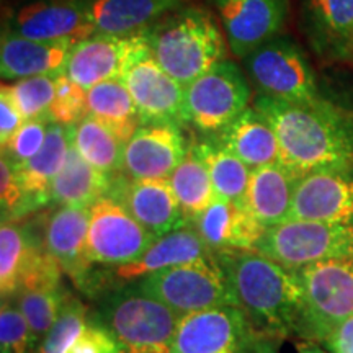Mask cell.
<instances>
[{
	"instance_id": "6da1fadb",
	"label": "cell",
	"mask_w": 353,
	"mask_h": 353,
	"mask_svg": "<svg viewBox=\"0 0 353 353\" xmlns=\"http://www.w3.org/2000/svg\"><path fill=\"white\" fill-rule=\"evenodd\" d=\"M254 108L276 132L281 164L299 179L312 170L353 165V117L335 105L257 95Z\"/></svg>"
},
{
	"instance_id": "7a4b0ae2",
	"label": "cell",
	"mask_w": 353,
	"mask_h": 353,
	"mask_svg": "<svg viewBox=\"0 0 353 353\" xmlns=\"http://www.w3.org/2000/svg\"><path fill=\"white\" fill-rule=\"evenodd\" d=\"M241 309L259 332L281 337L303 329L304 298L298 270L257 250H223L216 255Z\"/></svg>"
},
{
	"instance_id": "3957f363",
	"label": "cell",
	"mask_w": 353,
	"mask_h": 353,
	"mask_svg": "<svg viewBox=\"0 0 353 353\" xmlns=\"http://www.w3.org/2000/svg\"><path fill=\"white\" fill-rule=\"evenodd\" d=\"M149 51L156 63L188 87L221 61L228 59V39L213 13L185 6L145 28Z\"/></svg>"
},
{
	"instance_id": "277c9868",
	"label": "cell",
	"mask_w": 353,
	"mask_h": 353,
	"mask_svg": "<svg viewBox=\"0 0 353 353\" xmlns=\"http://www.w3.org/2000/svg\"><path fill=\"white\" fill-rule=\"evenodd\" d=\"M255 250L294 270L324 260L353 257V224L288 219L265 229Z\"/></svg>"
},
{
	"instance_id": "5b68a950",
	"label": "cell",
	"mask_w": 353,
	"mask_h": 353,
	"mask_svg": "<svg viewBox=\"0 0 353 353\" xmlns=\"http://www.w3.org/2000/svg\"><path fill=\"white\" fill-rule=\"evenodd\" d=\"M138 291L164 303L180 317L205 309L236 306L218 259L159 270L144 276Z\"/></svg>"
},
{
	"instance_id": "8992f818",
	"label": "cell",
	"mask_w": 353,
	"mask_h": 353,
	"mask_svg": "<svg viewBox=\"0 0 353 353\" xmlns=\"http://www.w3.org/2000/svg\"><path fill=\"white\" fill-rule=\"evenodd\" d=\"M250 100L252 88L244 72L224 59L185 87V123L214 136L249 108Z\"/></svg>"
},
{
	"instance_id": "52a82bcc",
	"label": "cell",
	"mask_w": 353,
	"mask_h": 353,
	"mask_svg": "<svg viewBox=\"0 0 353 353\" xmlns=\"http://www.w3.org/2000/svg\"><path fill=\"white\" fill-rule=\"evenodd\" d=\"M244 65L259 95L301 103L322 100L306 54L288 37L278 34L263 43L245 57Z\"/></svg>"
},
{
	"instance_id": "ba28073f",
	"label": "cell",
	"mask_w": 353,
	"mask_h": 353,
	"mask_svg": "<svg viewBox=\"0 0 353 353\" xmlns=\"http://www.w3.org/2000/svg\"><path fill=\"white\" fill-rule=\"evenodd\" d=\"M303 286V329L325 339L353 316V257L332 259L296 268Z\"/></svg>"
},
{
	"instance_id": "9c48e42d",
	"label": "cell",
	"mask_w": 353,
	"mask_h": 353,
	"mask_svg": "<svg viewBox=\"0 0 353 353\" xmlns=\"http://www.w3.org/2000/svg\"><path fill=\"white\" fill-rule=\"evenodd\" d=\"M105 319L125 353H172L180 316L138 291L113 298L105 309Z\"/></svg>"
},
{
	"instance_id": "30bf717a",
	"label": "cell",
	"mask_w": 353,
	"mask_h": 353,
	"mask_svg": "<svg viewBox=\"0 0 353 353\" xmlns=\"http://www.w3.org/2000/svg\"><path fill=\"white\" fill-rule=\"evenodd\" d=\"M159 239L128 213L112 196H103L90 208L87 260L90 265L123 267L143 257Z\"/></svg>"
},
{
	"instance_id": "8fae6325",
	"label": "cell",
	"mask_w": 353,
	"mask_h": 353,
	"mask_svg": "<svg viewBox=\"0 0 353 353\" xmlns=\"http://www.w3.org/2000/svg\"><path fill=\"white\" fill-rule=\"evenodd\" d=\"M262 334L237 306L205 309L180 317L172 353H244Z\"/></svg>"
},
{
	"instance_id": "7c38bea8",
	"label": "cell",
	"mask_w": 353,
	"mask_h": 353,
	"mask_svg": "<svg viewBox=\"0 0 353 353\" xmlns=\"http://www.w3.org/2000/svg\"><path fill=\"white\" fill-rule=\"evenodd\" d=\"M149 50L145 30L131 34L94 33L70 52L64 74L85 90L107 81H121L136 57Z\"/></svg>"
},
{
	"instance_id": "4fadbf2b",
	"label": "cell",
	"mask_w": 353,
	"mask_h": 353,
	"mask_svg": "<svg viewBox=\"0 0 353 353\" xmlns=\"http://www.w3.org/2000/svg\"><path fill=\"white\" fill-rule=\"evenodd\" d=\"M218 13L229 50L245 59L283 30L288 0H211Z\"/></svg>"
},
{
	"instance_id": "5bb4252c",
	"label": "cell",
	"mask_w": 353,
	"mask_h": 353,
	"mask_svg": "<svg viewBox=\"0 0 353 353\" xmlns=\"http://www.w3.org/2000/svg\"><path fill=\"white\" fill-rule=\"evenodd\" d=\"M290 219L353 224V165L312 170L301 176Z\"/></svg>"
},
{
	"instance_id": "9a60e30c",
	"label": "cell",
	"mask_w": 353,
	"mask_h": 353,
	"mask_svg": "<svg viewBox=\"0 0 353 353\" xmlns=\"http://www.w3.org/2000/svg\"><path fill=\"white\" fill-rule=\"evenodd\" d=\"M92 0H39L8 17L3 28L44 41H83L97 33Z\"/></svg>"
},
{
	"instance_id": "2e32d148",
	"label": "cell",
	"mask_w": 353,
	"mask_h": 353,
	"mask_svg": "<svg viewBox=\"0 0 353 353\" xmlns=\"http://www.w3.org/2000/svg\"><path fill=\"white\" fill-rule=\"evenodd\" d=\"M134 100L143 125L185 123V87L170 77L145 51L132 61L121 79Z\"/></svg>"
},
{
	"instance_id": "e0dca14e",
	"label": "cell",
	"mask_w": 353,
	"mask_h": 353,
	"mask_svg": "<svg viewBox=\"0 0 353 353\" xmlns=\"http://www.w3.org/2000/svg\"><path fill=\"white\" fill-rule=\"evenodd\" d=\"M190 149L180 125H141L125 145L121 172L130 179H169Z\"/></svg>"
},
{
	"instance_id": "ac0fdd59",
	"label": "cell",
	"mask_w": 353,
	"mask_h": 353,
	"mask_svg": "<svg viewBox=\"0 0 353 353\" xmlns=\"http://www.w3.org/2000/svg\"><path fill=\"white\" fill-rule=\"evenodd\" d=\"M108 196L121 203L141 226L157 237L165 236L187 224L179 200L167 179L113 176Z\"/></svg>"
},
{
	"instance_id": "d6986e66",
	"label": "cell",
	"mask_w": 353,
	"mask_h": 353,
	"mask_svg": "<svg viewBox=\"0 0 353 353\" xmlns=\"http://www.w3.org/2000/svg\"><path fill=\"white\" fill-rule=\"evenodd\" d=\"M76 44L70 39H32L3 28L0 39V76L8 82L38 76H59L65 70Z\"/></svg>"
},
{
	"instance_id": "ffe728a7",
	"label": "cell",
	"mask_w": 353,
	"mask_h": 353,
	"mask_svg": "<svg viewBox=\"0 0 353 353\" xmlns=\"http://www.w3.org/2000/svg\"><path fill=\"white\" fill-rule=\"evenodd\" d=\"M303 28L317 56L353 61V0H303Z\"/></svg>"
},
{
	"instance_id": "44dd1931",
	"label": "cell",
	"mask_w": 353,
	"mask_h": 353,
	"mask_svg": "<svg viewBox=\"0 0 353 353\" xmlns=\"http://www.w3.org/2000/svg\"><path fill=\"white\" fill-rule=\"evenodd\" d=\"M193 226L201 239L216 252L223 250H255L265 228L247 210L244 201H214L198 218Z\"/></svg>"
},
{
	"instance_id": "7402d4cb",
	"label": "cell",
	"mask_w": 353,
	"mask_h": 353,
	"mask_svg": "<svg viewBox=\"0 0 353 353\" xmlns=\"http://www.w3.org/2000/svg\"><path fill=\"white\" fill-rule=\"evenodd\" d=\"M88 228L90 208L81 206H59L48 216L44 226V249L79 286L85 281L90 268L87 260Z\"/></svg>"
},
{
	"instance_id": "603a6c76",
	"label": "cell",
	"mask_w": 353,
	"mask_h": 353,
	"mask_svg": "<svg viewBox=\"0 0 353 353\" xmlns=\"http://www.w3.org/2000/svg\"><path fill=\"white\" fill-rule=\"evenodd\" d=\"M298 182L299 176L281 162L252 169L242 201L265 229L278 226L290 219Z\"/></svg>"
},
{
	"instance_id": "cb8c5ba5",
	"label": "cell",
	"mask_w": 353,
	"mask_h": 353,
	"mask_svg": "<svg viewBox=\"0 0 353 353\" xmlns=\"http://www.w3.org/2000/svg\"><path fill=\"white\" fill-rule=\"evenodd\" d=\"M214 141L239 157L250 169L281 162V149L270 121L249 107L223 131L213 136Z\"/></svg>"
},
{
	"instance_id": "d4e9b609",
	"label": "cell",
	"mask_w": 353,
	"mask_h": 353,
	"mask_svg": "<svg viewBox=\"0 0 353 353\" xmlns=\"http://www.w3.org/2000/svg\"><path fill=\"white\" fill-rule=\"evenodd\" d=\"M211 259H216L213 249L201 239L196 229L180 228L159 237L149 247L148 252L136 262L118 267L117 276L121 280H136V278L152 275V273L175 267V265Z\"/></svg>"
},
{
	"instance_id": "484cf974",
	"label": "cell",
	"mask_w": 353,
	"mask_h": 353,
	"mask_svg": "<svg viewBox=\"0 0 353 353\" xmlns=\"http://www.w3.org/2000/svg\"><path fill=\"white\" fill-rule=\"evenodd\" d=\"M70 144H72V126L51 123L41 151L25 164H12L21 187L37 208H41L51 201L52 180L63 169Z\"/></svg>"
},
{
	"instance_id": "4316f807",
	"label": "cell",
	"mask_w": 353,
	"mask_h": 353,
	"mask_svg": "<svg viewBox=\"0 0 353 353\" xmlns=\"http://www.w3.org/2000/svg\"><path fill=\"white\" fill-rule=\"evenodd\" d=\"M187 0H92V20L99 33L131 34L143 32Z\"/></svg>"
},
{
	"instance_id": "83f0119b",
	"label": "cell",
	"mask_w": 353,
	"mask_h": 353,
	"mask_svg": "<svg viewBox=\"0 0 353 353\" xmlns=\"http://www.w3.org/2000/svg\"><path fill=\"white\" fill-rule=\"evenodd\" d=\"M113 175L103 174L88 164L74 144L65 162L51 185V203L59 206L92 208L100 198L107 196L112 188Z\"/></svg>"
},
{
	"instance_id": "f1b7e54d",
	"label": "cell",
	"mask_w": 353,
	"mask_h": 353,
	"mask_svg": "<svg viewBox=\"0 0 353 353\" xmlns=\"http://www.w3.org/2000/svg\"><path fill=\"white\" fill-rule=\"evenodd\" d=\"M88 113L128 143L143 125L134 100L123 81L100 82L87 90Z\"/></svg>"
},
{
	"instance_id": "f546056e",
	"label": "cell",
	"mask_w": 353,
	"mask_h": 353,
	"mask_svg": "<svg viewBox=\"0 0 353 353\" xmlns=\"http://www.w3.org/2000/svg\"><path fill=\"white\" fill-rule=\"evenodd\" d=\"M72 126V144L88 164L108 175L123 169L126 143L103 121L88 113Z\"/></svg>"
},
{
	"instance_id": "4dcf8cb0",
	"label": "cell",
	"mask_w": 353,
	"mask_h": 353,
	"mask_svg": "<svg viewBox=\"0 0 353 353\" xmlns=\"http://www.w3.org/2000/svg\"><path fill=\"white\" fill-rule=\"evenodd\" d=\"M167 180L174 190L187 223H193L214 201L216 193L208 165L193 145L182 164Z\"/></svg>"
},
{
	"instance_id": "1f68e13d",
	"label": "cell",
	"mask_w": 353,
	"mask_h": 353,
	"mask_svg": "<svg viewBox=\"0 0 353 353\" xmlns=\"http://www.w3.org/2000/svg\"><path fill=\"white\" fill-rule=\"evenodd\" d=\"M193 148L208 165L216 198L241 201L247 192L252 169L214 139L201 141L193 144Z\"/></svg>"
},
{
	"instance_id": "d6a6232c",
	"label": "cell",
	"mask_w": 353,
	"mask_h": 353,
	"mask_svg": "<svg viewBox=\"0 0 353 353\" xmlns=\"http://www.w3.org/2000/svg\"><path fill=\"white\" fill-rule=\"evenodd\" d=\"M38 249L33 237L12 221H2L0 228V291L2 298L17 296L26 265Z\"/></svg>"
},
{
	"instance_id": "836d02e7",
	"label": "cell",
	"mask_w": 353,
	"mask_h": 353,
	"mask_svg": "<svg viewBox=\"0 0 353 353\" xmlns=\"http://www.w3.org/2000/svg\"><path fill=\"white\" fill-rule=\"evenodd\" d=\"M0 94L7 95L25 121L46 118L56 94V76H38L3 83Z\"/></svg>"
},
{
	"instance_id": "e575fe53",
	"label": "cell",
	"mask_w": 353,
	"mask_h": 353,
	"mask_svg": "<svg viewBox=\"0 0 353 353\" xmlns=\"http://www.w3.org/2000/svg\"><path fill=\"white\" fill-rule=\"evenodd\" d=\"M19 309L28 322L30 329L38 339L39 335H46L52 327L65 298L61 293V286H38V288H26L17 293Z\"/></svg>"
},
{
	"instance_id": "d590c367",
	"label": "cell",
	"mask_w": 353,
	"mask_h": 353,
	"mask_svg": "<svg viewBox=\"0 0 353 353\" xmlns=\"http://www.w3.org/2000/svg\"><path fill=\"white\" fill-rule=\"evenodd\" d=\"M85 327V306L68 298L52 327L44 335L39 353H69Z\"/></svg>"
},
{
	"instance_id": "8d00e7d4",
	"label": "cell",
	"mask_w": 353,
	"mask_h": 353,
	"mask_svg": "<svg viewBox=\"0 0 353 353\" xmlns=\"http://www.w3.org/2000/svg\"><path fill=\"white\" fill-rule=\"evenodd\" d=\"M88 114L87 90L72 79L59 74L56 76V94L52 100L48 120L59 125H77Z\"/></svg>"
},
{
	"instance_id": "74e56055",
	"label": "cell",
	"mask_w": 353,
	"mask_h": 353,
	"mask_svg": "<svg viewBox=\"0 0 353 353\" xmlns=\"http://www.w3.org/2000/svg\"><path fill=\"white\" fill-rule=\"evenodd\" d=\"M50 125L51 123L46 118L25 121V125L6 144H2V156H6L13 165L25 164L41 151Z\"/></svg>"
},
{
	"instance_id": "f35d334b",
	"label": "cell",
	"mask_w": 353,
	"mask_h": 353,
	"mask_svg": "<svg viewBox=\"0 0 353 353\" xmlns=\"http://www.w3.org/2000/svg\"><path fill=\"white\" fill-rule=\"evenodd\" d=\"M0 203H2V221L20 219L21 216L37 210L21 187L12 162L6 156L0 159Z\"/></svg>"
},
{
	"instance_id": "ab89813d",
	"label": "cell",
	"mask_w": 353,
	"mask_h": 353,
	"mask_svg": "<svg viewBox=\"0 0 353 353\" xmlns=\"http://www.w3.org/2000/svg\"><path fill=\"white\" fill-rule=\"evenodd\" d=\"M34 335L20 309L3 299L0 311V348L2 353H26L34 343Z\"/></svg>"
},
{
	"instance_id": "60d3db41",
	"label": "cell",
	"mask_w": 353,
	"mask_h": 353,
	"mask_svg": "<svg viewBox=\"0 0 353 353\" xmlns=\"http://www.w3.org/2000/svg\"><path fill=\"white\" fill-rule=\"evenodd\" d=\"M69 353H125L114 335L100 325H87Z\"/></svg>"
},
{
	"instance_id": "b9f144b4",
	"label": "cell",
	"mask_w": 353,
	"mask_h": 353,
	"mask_svg": "<svg viewBox=\"0 0 353 353\" xmlns=\"http://www.w3.org/2000/svg\"><path fill=\"white\" fill-rule=\"evenodd\" d=\"M23 125L25 118L15 108V105L8 100L7 95L0 94V143L6 144Z\"/></svg>"
},
{
	"instance_id": "7bdbcfd3",
	"label": "cell",
	"mask_w": 353,
	"mask_h": 353,
	"mask_svg": "<svg viewBox=\"0 0 353 353\" xmlns=\"http://www.w3.org/2000/svg\"><path fill=\"white\" fill-rule=\"evenodd\" d=\"M325 342L334 353H353V316L342 321L325 337Z\"/></svg>"
},
{
	"instance_id": "ee69618b",
	"label": "cell",
	"mask_w": 353,
	"mask_h": 353,
	"mask_svg": "<svg viewBox=\"0 0 353 353\" xmlns=\"http://www.w3.org/2000/svg\"><path fill=\"white\" fill-rule=\"evenodd\" d=\"M299 353H325V352H322L316 347H303L301 350H299Z\"/></svg>"
}]
</instances>
